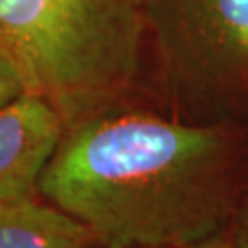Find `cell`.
Wrapping results in <instances>:
<instances>
[{"instance_id": "cell-5", "label": "cell", "mask_w": 248, "mask_h": 248, "mask_svg": "<svg viewBox=\"0 0 248 248\" xmlns=\"http://www.w3.org/2000/svg\"><path fill=\"white\" fill-rule=\"evenodd\" d=\"M0 248H103L92 232L35 197L0 204Z\"/></svg>"}, {"instance_id": "cell-1", "label": "cell", "mask_w": 248, "mask_h": 248, "mask_svg": "<svg viewBox=\"0 0 248 248\" xmlns=\"http://www.w3.org/2000/svg\"><path fill=\"white\" fill-rule=\"evenodd\" d=\"M239 156L224 125L98 114L62 134L37 191L103 248H186L221 232Z\"/></svg>"}, {"instance_id": "cell-3", "label": "cell", "mask_w": 248, "mask_h": 248, "mask_svg": "<svg viewBox=\"0 0 248 248\" xmlns=\"http://www.w3.org/2000/svg\"><path fill=\"white\" fill-rule=\"evenodd\" d=\"M145 20L191 76L248 92V0H145Z\"/></svg>"}, {"instance_id": "cell-4", "label": "cell", "mask_w": 248, "mask_h": 248, "mask_svg": "<svg viewBox=\"0 0 248 248\" xmlns=\"http://www.w3.org/2000/svg\"><path fill=\"white\" fill-rule=\"evenodd\" d=\"M64 129L57 110L31 92L0 110V204L33 197Z\"/></svg>"}, {"instance_id": "cell-2", "label": "cell", "mask_w": 248, "mask_h": 248, "mask_svg": "<svg viewBox=\"0 0 248 248\" xmlns=\"http://www.w3.org/2000/svg\"><path fill=\"white\" fill-rule=\"evenodd\" d=\"M145 22V0H0V48L70 129L133 81Z\"/></svg>"}, {"instance_id": "cell-7", "label": "cell", "mask_w": 248, "mask_h": 248, "mask_svg": "<svg viewBox=\"0 0 248 248\" xmlns=\"http://www.w3.org/2000/svg\"><path fill=\"white\" fill-rule=\"evenodd\" d=\"M186 248H248V239H233V237H224L221 232L204 241H199L195 245Z\"/></svg>"}, {"instance_id": "cell-6", "label": "cell", "mask_w": 248, "mask_h": 248, "mask_svg": "<svg viewBox=\"0 0 248 248\" xmlns=\"http://www.w3.org/2000/svg\"><path fill=\"white\" fill-rule=\"evenodd\" d=\"M26 92V83L22 79L20 72L17 70L15 62L0 48V110Z\"/></svg>"}]
</instances>
